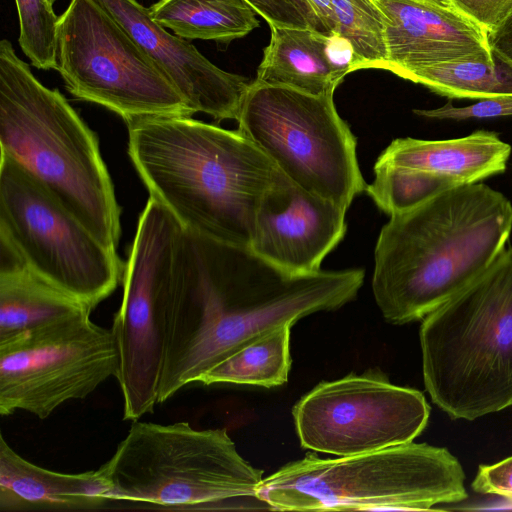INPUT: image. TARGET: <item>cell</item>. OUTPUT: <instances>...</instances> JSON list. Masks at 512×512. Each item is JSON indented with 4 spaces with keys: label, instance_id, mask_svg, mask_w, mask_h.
Wrapping results in <instances>:
<instances>
[{
    "label": "cell",
    "instance_id": "1",
    "mask_svg": "<svg viewBox=\"0 0 512 512\" xmlns=\"http://www.w3.org/2000/svg\"><path fill=\"white\" fill-rule=\"evenodd\" d=\"M184 229V228H183ZM360 268L293 276L251 249L184 229L169 307L158 403L265 333L352 301Z\"/></svg>",
    "mask_w": 512,
    "mask_h": 512
},
{
    "label": "cell",
    "instance_id": "2",
    "mask_svg": "<svg viewBox=\"0 0 512 512\" xmlns=\"http://www.w3.org/2000/svg\"><path fill=\"white\" fill-rule=\"evenodd\" d=\"M128 153L150 197L193 233L251 248L259 205L279 174L238 130L182 115L126 122Z\"/></svg>",
    "mask_w": 512,
    "mask_h": 512
},
{
    "label": "cell",
    "instance_id": "3",
    "mask_svg": "<svg viewBox=\"0 0 512 512\" xmlns=\"http://www.w3.org/2000/svg\"><path fill=\"white\" fill-rule=\"evenodd\" d=\"M511 230L510 201L479 182L391 215L376 242L372 278L384 319H423L487 268Z\"/></svg>",
    "mask_w": 512,
    "mask_h": 512
},
{
    "label": "cell",
    "instance_id": "4",
    "mask_svg": "<svg viewBox=\"0 0 512 512\" xmlns=\"http://www.w3.org/2000/svg\"><path fill=\"white\" fill-rule=\"evenodd\" d=\"M0 145L117 252L121 208L96 134L58 89L35 77L7 39L0 42Z\"/></svg>",
    "mask_w": 512,
    "mask_h": 512
},
{
    "label": "cell",
    "instance_id": "5",
    "mask_svg": "<svg viewBox=\"0 0 512 512\" xmlns=\"http://www.w3.org/2000/svg\"><path fill=\"white\" fill-rule=\"evenodd\" d=\"M419 338L425 388L451 419L512 406V247L427 314Z\"/></svg>",
    "mask_w": 512,
    "mask_h": 512
},
{
    "label": "cell",
    "instance_id": "6",
    "mask_svg": "<svg viewBox=\"0 0 512 512\" xmlns=\"http://www.w3.org/2000/svg\"><path fill=\"white\" fill-rule=\"evenodd\" d=\"M99 469L114 503L181 510H271L256 495L263 472L239 454L224 428L136 420Z\"/></svg>",
    "mask_w": 512,
    "mask_h": 512
},
{
    "label": "cell",
    "instance_id": "7",
    "mask_svg": "<svg viewBox=\"0 0 512 512\" xmlns=\"http://www.w3.org/2000/svg\"><path fill=\"white\" fill-rule=\"evenodd\" d=\"M464 480L448 450L412 441L335 459L308 453L263 478L256 495L279 511L426 510L466 499Z\"/></svg>",
    "mask_w": 512,
    "mask_h": 512
},
{
    "label": "cell",
    "instance_id": "8",
    "mask_svg": "<svg viewBox=\"0 0 512 512\" xmlns=\"http://www.w3.org/2000/svg\"><path fill=\"white\" fill-rule=\"evenodd\" d=\"M333 95L250 82L237 130L295 185L348 210L367 184L356 138L337 113Z\"/></svg>",
    "mask_w": 512,
    "mask_h": 512
},
{
    "label": "cell",
    "instance_id": "9",
    "mask_svg": "<svg viewBox=\"0 0 512 512\" xmlns=\"http://www.w3.org/2000/svg\"><path fill=\"white\" fill-rule=\"evenodd\" d=\"M183 227L149 197L124 264L123 298L112 333L123 419L136 421L158 404L169 307Z\"/></svg>",
    "mask_w": 512,
    "mask_h": 512
},
{
    "label": "cell",
    "instance_id": "10",
    "mask_svg": "<svg viewBox=\"0 0 512 512\" xmlns=\"http://www.w3.org/2000/svg\"><path fill=\"white\" fill-rule=\"evenodd\" d=\"M57 71L75 98L118 114L192 116L156 62L95 0H71L59 16Z\"/></svg>",
    "mask_w": 512,
    "mask_h": 512
},
{
    "label": "cell",
    "instance_id": "11",
    "mask_svg": "<svg viewBox=\"0 0 512 512\" xmlns=\"http://www.w3.org/2000/svg\"><path fill=\"white\" fill-rule=\"evenodd\" d=\"M0 234L27 265L91 311L122 280L124 264L35 176L1 153Z\"/></svg>",
    "mask_w": 512,
    "mask_h": 512
},
{
    "label": "cell",
    "instance_id": "12",
    "mask_svg": "<svg viewBox=\"0 0 512 512\" xmlns=\"http://www.w3.org/2000/svg\"><path fill=\"white\" fill-rule=\"evenodd\" d=\"M118 366L111 328L95 324L90 314L0 341V415L24 411L46 419L116 377Z\"/></svg>",
    "mask_w": 512,
    "mask_h": 512
},
{
    "label": "cell",
    "instance_id": "13",
    "mask_svg": "<svg viewBox=\"0 0 512 512\" xmlns=\"http://www.w3.org/2000/svg\"><path fill=\"white\" fill-rule=\"evenodd\" d=\"M429 415L420 391L391 383L380 369L320 382L292 409L301 446L337 457L412 442Z\"/></svg>",
    "mask_w": 512,
    "mask_h": 512
},
{
    "label": "cell",
    "instance_id": "14",
    "mask_svg": "<svg viewBox=\"0 0 512 512\" xmlns=\"http://www.w3.org/2000/svg\"><path fill=\"white\" fill-rule=\"evenodd\" d=\"M347 210L315 196L280 171L256 214L251 250L286 274H313L342 241Z\"/></svg>",
    "mask_w": 512,
    "mask_h": 512
},
{
    "label": "cell",
    "instance_id": "15",
    "mask_svg": "<svg viewBox=\"0 0 512 512\" xmlns=\"http://www.w3.org/2000/svg\"><path fill=\"white\" fill-rule=\"evenodd\" d=\"M156 62L177 88L192 114L217 121L236 120L250 82L224 71L188 40L158 24L136 0H95Z\"/></svg>",
    "mask_w": 512,
    "mask_h": 512
},
{
    "label": "cell",
    "instance_id": "16",
    "mask_svg": "<svg viewBox=\"0 0 512 512\" xmlns=\"http://www.w3.org/2000/svg\"><path fill=\"white\" fill-rule=\"evenodd\" d=\"M386 20L385 70L407 79L442 63L493 62L488 32L457 8L424 0H375Z\"/></svg>",
    "mask_w": 512,
    "mask_h": 512
},
{
    "label": "cell",
    "instance_id": "17",
    "mask_svg": "<svg viewBox=\"0 0 512 512\" xmlns=\"http://www.w3.org/2000/svg\"><path fill=\"white\" fill-rule=\"evenodd\" d=\"M97 469L61 473L29 462L0 435V510H91L112 507Z\"/></svg>",
    "mask_w": 512,
    "mask_h": 512
},
{
    "label": "cell",
    "instance_id": "18",
    "mask_svg": "<svg viewBox=\"0 0 512 512\" xmlns=\"http://www.w3.org/2000/svg\"><path fill=\"white\" fill-rule=\"evenodd\" d=\"M511 146L491 131L448 140L394 139L376 163L423 170L473 184L503 173Z\"/></svg>",
    "mask_w": 512,
    "mask_h": 512
},
{
    "label": "cell",
    "instance_id": "19",
    "mask_svg": "<svg viewBox=\"0 0 512 512\" xmlns=\"http://www.w3.org/2000/svg\"><path fill=\"white\" fill-rule=\"evenodd\" d=\"M90 313L78 299L31 269L0 234V341Z\"/></svg>",
    "mask_w": 512,
    "mask_h": 512
},
{
    "label": "cell",
    "instance_id": "20",
    "mask_svg": "<svg viewBox=\"0 0 512 512\" xmlns=\"http://www.w3.org/2000/svg\"><path fill=\"white\" fill-rule=\"evenodd\" d=\"M271 37L255 82L313 95L334 93L340 82L324 55L322 35L311 29L270 26Z\"/></svg>",
    "mask_w": 512,
    "mask_h": 512
},
{
    "label": "cell",
    "instance_id": "21",
    "mask_svg": "<svg viewBox=\"0 0 512 512\" xmlns=\"http://www.w3.org/2000/svg\"><path fill=\"white\" fill-rule=\"evenodd\" d=\"M149 11L158 24L186 40L228 43L260 25L247 0H158Z\"/></svg>",
    "mask_w": 512,
    "mask_h": 512
},
{
    "label": "cell",
    "instance_id": "22",
    "mask_svg": "<svg viewBox=\"0 0 512 512\" xmlns=\"http://www.w3.org/2000/svg\"><path fill=\"white\" fill-rule=\"evenodd\" d=\"M281 325L242 347L204 373L197 383L238 384L265 388L287 382L291 368L290 332Z\"/></svg>",
    "mask_w": 512,
    "mask_h": 512
},
{
    "label": "cell",
    "instance_id": "23",
    "mask_svg": "<svg viewBox=\"0 0 512 512\" xmlns=\"http://www.w3.org/2000/svg\"><path fill=\"white\" fill-rule=\"evenodd\" d=\"M407 80L449 98L485 99L512 95V69L493 62L465 60L418 69Z\"/></svg>",
    "mask_w": 512,
    "mask_h": 512
},
{
    "label": "cell",
    "instance_id": "24",
    "mask_svg": "<svg viewBox=\"0 0 512 512\" xmlns=\"http://www.w3.org/2000/svg\"><path fill=\"white\" fill-rule=\"evenodd\" d=\"M375 177L366 191L379 209L394 215L412 209L438 193L462 185L436 173L378 164Z\"/></svg>",
    "mask_w": 512,
    "mask_h": 512
},
{
    "label": "cell",
    "instance_id": "25",
    "mask_svg": "<svg viewBox=\"0 0 512 512\" xmlns=\"http://www.w3.org/2000/svg\"><path fill=\"white\" fill-rule=\"evenodd\" d=\"M337 32L353 45L359 69H386V20L375 0H332Z\"/></svg>",
    "mask_w": 512,
    "mask_h": 512
},
{
    "label": "cell",
    "instance_id": "26",
    "mask_svg": "<svg viewBox=\"0 0 512 512\" xmlns=\"http://www.w3.org/2000/svg\"><path fill=\"white\" fill-rule=\"evenodd\" d=\"M19 19V45L37 69L57 70L59 17L49 0H15Z\"/></svg>",
    "mask_w": 512,
    "mask_h": 512
},
{
    "label": "cell",
    "instance_id": "27",
    "mask_svg": "<svg viewBox=\"0 0 512 512\" xmlns=\"http://www.w3.org/2000/svg\"><path fill=\"white\" fill-rule=\"evenodd\" d=\"M414 113L427 118L451 120L512 116V95L480 99L479 102L464 107H455L449 101L439 108L414 110Z\"/></svg>",
    "mask_w": 512,
    "mask_h": 512
},
{
    "label": "cell",
    "instance_id": "28",
    "mask_svg": "<svg viewBox=\"0 0 512 512\" xmlns=\"http://www.w3.org/2000/svg\"><path fill=\"white\" fill-rule=\"evenodd\" d=\"M454 6L488 33L496 30L512 10V0H452Z\"/></svg>",
    "mask_w": 512,
    "mask_h": 512
},
{
    "label": "cell",
    "instance_id": "29",
    "mask_svg": "<svg viewBox=\"0 0 512 512\" xmlns=\"http://www.w3.org/2000/svg\"><path fill=\"white\" fill-rule=\"evenodd\" d=\"M474 491L512 501V456L493 465H480L472 483Z\"/></svg>",
    "mask_w": 512,
    "mask_h": 512
},
{
    "label": "cell",
    "instance_id": "30",
    "mask_svg": "<svg viewBox=\"0 0 512 512\" xmlns=\"http://www.w3.org/2000/svg\"><path fill=\"white\" fill-rule=\"evenodd\" d=\"M323 50L327 63L337 80L359 70V61L352 43L339 32L322 35Z\"/></svg>",
    "mask_w": 512,
    "mask_h": 512
},
{
    "label": "cell",
    "instance_id": "31",
    "mask_svg": "<svg viewBox=\"0 0 512 512\" xmlns=\"http://www.w3.org/2000/svg\"><path fill=\"white\" fill-rule=\"evenodd\" d=\"M269 26L309 29L304 16L287 0H247Z\"/></svg>",
    "mask_w": 512,
    "mask_h": 512
},
{
    "label": "cell",
    "instance_id": "32",
    "mask_svg": "<svg viewBox=\"0 0 512 512\" xmlns=\"http://www.w3.org/2000/svg\"><path fill=\"white\" fill-rule=\"evenodd\" d=\"M493 57L512 69V10L503 23L488 33Z\"/></svg>",
    "mask_w": 512,
    "mask_h": 512
},
{
    "label": "cell",
    "instance_id": "33",
    "mask_svg": "<svg viewBox=\"0 0 512 512\" xmlns=\"http://www.w3.org/2000/svg\"><path fill=\"white\" fill-rule=\"evenodd\" d=\"M306 2L315 16L317 32L323 35L337 32V20L332 0H306Z\"/></svg>",
    "mask_w": 512,
    "mask_h": 512
},
{
    "label": "cell",
    "instance_id": "34",
    "mask_svg": "<svg viewBox=\"0 0 512 512\" xmlns=\"http://www.w3.org/2000/svg\"><path fill=\"white\" fill-rule=\"evenodd\" d=\"M291 5H293L307 20L309 29L317 32V22L315 16L310 9L306 0H287Z\"/></svg>",
    "mask_w": 512,
    "mask_h": 512
},
{
    "label": "cell",
    "instance_id": "35",
    "mask_svg": "<svg viewBox=\"0 0 512 512\" xmlns=\"http://www.w3.org/2000/svg\"><path fill=\"white\" fill-rule=\"evenodd\" d=\"M442 7L446 8H456L452 2V0H424Z\"/></svg>",
    "mask_w": 512,
    "mask_h": 512
},
{
    "label": "cell",
    "instance_id": "36",
    "mask_svg": "<svg viewBox=\"0 0 512 512\" xmlns=\"http://www.w3.org/2000/svg\"><path fill=\"white\" fill-rule=\"evenodd\" d=\"M52 4H54L57 0H49Z\"/></svg>",
    "mask_w": 512,
    "mask_h": 512
}]
</instances>
